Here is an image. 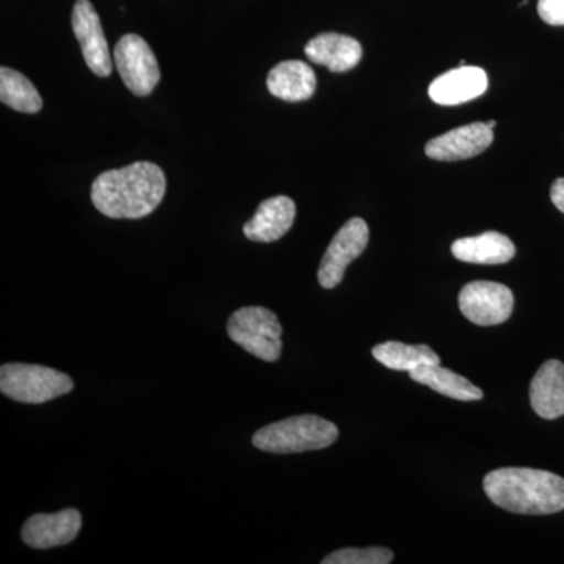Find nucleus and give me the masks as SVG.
<instances>
[{
  "label": "nucleus",
  "mask_w": 564,
  "mask_h": 564,
  "mask_svg": "<svg viewBox=\"0 0 564 564\" xmlns=\"http://www.w3.org/2000/svg\"><path fill=\"white\" fill-rule=\"evenodd\" d=\"M165 192L166 177L161 166L137 162L99 174L91 185V202L106 217L139 220L158 209Z\"/></svg>",
  "instance_id": "1"
},
{
  "label": "nucleus",
  "mask_w": 564,
  "mask_h": 564,
  "mask_svg": "<svg viewBox=\"0 0 564 564\" xmlns=\"http://www.w3.org/2000/svg\"><path fill=\"white\" fill-rule=\"evenodd\" d=\"M489 500L510 513L544 516L564 510V478L547 470L502 467L486 475Z\"/></svg>",
  "instance_id": "2"
},
{
  "label": "nucleus",
  "mask_w": 564,
  "mask_h": 564,
  "mask_svg": "<svg viewBox=\"0 0 564 564\" xmlns=\"http://www.w3.org/2000/svg\"><path fill=\"white\" fill-rule=\"evenodd\" d=\"M339 430L318 415L304 414L270 423L252 436V445L269 454H303L336 443Z\"/></svg>",
  "instance_id": "3"
},
{
  "label": "nucleus",
  "mask_w": 564,
  "mask_h": 564,
  "mask_svg": "<svg viewBox=\"0 0 564 564\" xmlns=\"http://www.w3.org/2000/svg\"><path fill=\"white\" fill-rule=\"evenodd\" d=\"M74 381L68 375L35 366V364H3L0 369V391L20 403L51 402L73 391Z\"/></svg>",
  "instance_id": "4"
},
{
  "label": "nucleus",
  "mask_w": 564,
  "mask_h": 564,
  "mask_svg": "<svg viewBox=\"0 0 564 564\" xmlns=\"http://www.w3.org/2000/svg\"><path fill=\"white\" fill-rule=\"evenodd\" d=\"M228 336L245 351L262 361L274 362L280 359L282 326L276 314L267 307H240L229 317Z\"/></svg>",
  "instance_id": "5"
},
{
  "label": "nucleus",
  "mask_w": 564,
  "mask_h": 564,
  "mask_svg": "<svg viewBox=\"0 0 564 564\" xmlns=\"http://www.w3.org/2000/svg\"><path fill=\"white\" fill-rule=\"evenodd\" d=\"M115 66L122 82L135 96H148L158 87L161 80L158 58L150 44L141 36H122L113 51Z\"/></svg>",
  "instance_id": "6"
},
{
  "label": "nucleus",
  "mask_w": 564,
  "mask_h": 564,
  "mask_svg": "<svg viewBox=\"0 0 564 564\" xmlns=\"http://www.w3.org/2000/svg\"><path fill=\"white\" fill-rule=\"evenodd\" d=\"M459 310L467 321L480 326L500 325L513 314L514 295L500 282L474 281L458 296Z\"/></svg>",
  "instance_id": "7"
},
{
  "label": "nucleus",
  "mask_w": 564,
  "mask_h": 564,
  "mask_svg": "<svg viewBox=\"0 0 564 564\" xmlns=\"http://www.w3.org/2000/svg\"><path fill=\"white\" fill-rule=\"evenodd\" d=\"M369 243V226L362 218H351L334 236L318 269L323 289H334L344 280L347 267L362 254Z\"/></svg>",
  "instance_id": "8"
},
{
  "label": "nucleus",
  "mask_w": 564,
  "mask_h": 564,
  "mask_svg": "<svg viewBox=\"0 0 564 564\" xmlns=\"http://www.w3.org/2000/svg\"><path fill=\"white\" fill-rule=\"evenodd\" d=\"M70 21L88 68L98 77H109L113 69L109 43L104 35L101 20L90 0H77Z\"/></svg>",
  "instance_id": "9"
},
{
  "label": "nucleus",
  "mask_w": 564,
  "mask_h": 564,
  "mask_svg": "<svg viewBox=\"0 0 564 564\" xmlns=\"http://www.w3.org/2000/svg\"><path fill=\"white\" fill-rule=\"evenodd\" d=\"M492 140V129L486 122H473L430 140L425 154L433 161H466L488 150Z\"/></svg>",
  "instance_id": "10"
},
{
  "label": "nucleus",
  "mask_w": 564,
  "mask_h": 564,
  "mask_svg": "<svg viewBox=\"0 0 564 564\" xmlns=\"http://www.w3.org/2000/svg\"><path fill=\"white\" fill-rule=\"evenodd\" d=\"M82 529V514L66 508L54 514H35L22 527V541L33 549H51L73 543Z\"/></svg>",
  "instance_id": "11"
},
{
  "label": "nucleus",
  "mask_w": 564,
  "mask_h": 564,
  "mask_svg": "<svg viewBox=\"0 0 564 564\" xmlns=\"http://www.w3.org/2000/svg\"><path fill=\"white\" fill-rule=\"evenodd\" d=\"M488 90V74L478 66H459L432 82L430 98L440 106L474 101Z\"/></svg>",
  "instance_id": "12"
},
{
  "label": "nucleus",
  "mask_w": 564,
  "mask_h": 564,
  "mask_svg": "<svg viewBox=\"0 0 564 564\" xmlns=\"http://www.w3.org/2000/svg\"><path fill=\"white\" fill-rule=\"evenodd\" d=\"M295 217L296 206L289 196H273L258 207L254 217L243 226V232L251 242H276L291 231Z\"/></svg>",
  "instance_id": "13"
},
{
  "label": "nucleus",
  "mask_w": 564,
  "mask_h": 564,
  "mask_svg": "<svg viewBox=\"0 0 564 564\" xmlns=\"http://www.w3.org/2000/svg\"><path fill=\"white\" fill-rule=\"evenodd\" d=\"M306 57L315 65L326 66L333 73H345L358 66L362 46L358 40L340 33H322L304 47Z\"/></svg>",
  "instance_id": "14"
},
{
  "label": "nucleus",
  "mask_w": 564,
  "mask_h": 564,
  "mask_svg": "<svg viewBox=\"0 0 564 564\" xmlns=\"http://www.w3.org/2000/svg\"><path fill=\"white\" fill-rule=\"evenodd\" d=\"M530 403L540 417L554 421L564 415V364L551 359L540 367L530 384Z\"/></svg>",
  "instance_id": "15"
},
{
  "label": "nucleus",
  "mask_w": 564,
  "mask_h": 564,
  "mask_svg": "<svg viewBox=\"0 0 564 564\" xmlns=\"http://www.w3.org/2000/svg\"><path fill=\"white\" fill-rule=\"evenodd\" d=\"M267 87L276 98L285 102H302L313 98L317 77L307 63L282 62L274 66L267 77Z\"/></svg>",
  "instance_id": "16"
},
{
  "label": "nucleus",
  "mask_w": 564,
  "mask_h": 564,
  "mask_svg": "<svg viewBox=\"0 0 564 564\" xmlns=\"http://www.w3.org/2000/svg\"><path fill=\"white\" fill-rule=\"evenodd\" d=\"M452 254L462 262L500 265L514 258L516 247L510 237L489 231L477 237L455 240L452 245Z\"/></svg>",
  "instance_id": "17"
},
{
  "label": "nucleus",
  "mask_w": 564,
  "mask_h": 564,
  "mask_svg": "<svg viewBox=\"0 0 564 564\" xmlns=\"http://www.w3.org/2000/svg\"><path fill=\"white\" fill-rule=\"evenodd\" d=\"M411 380L415 383L429 386L434 392L443 393L451 399L462 400V402H474V400L484 399V391L477 386L470 383L462 375L452 372L440 366H426L410 372Z\"/></svg>",
  "instance_id": "18"
},
{
  "label": "nucleus",
  "mask_w": 564,
  "mask_h": 564,
  "mask_svg": "<svg viewBox=\"0 0 564 564\" xmlns=\"http://www.w3.org/2000/svg\"><path fill=\"white\" fill-rule=\"evenodd\" d=\"M373 358L391 370L413 372L426 366H440L441 358L429 345H406L402 343H384L372 350Z\"/></svg>",
  "instance_id": "19"
},
{
  "label": "nucleus",
  "mask_w": 564,
  "mask_h": 564,
  "mask_svg": "<svg viewBox=\"0 0 564 564\" xmlns=\"http://www.w3.org/2000/svg\"><path fill=\"white\" fill-rule=\"evenodd\" d=\"M0 101L21 113H39L43 99L24 74L3 66L0 69Z\"/></svg>",
  "instance_id": "20"
},
{
  "label": "nucleus",
  "mask_w": 564,
  "mask_h": 564,
  "mask_svg": "<svg viewBox=\"0 0 564 564\" xmlns=\"http://www.w3.org/2000/svg\"><path fill=\"white\" fill-rule=\"evenodd\" d=\"M393 552L386 547L340 549L323 558V564H388Z\"/></svg>",
  "instance_id": "21"
},
{
  "label": "nucleus",
  "mask_w": 564,
  "mask_h": 564,
  "mask_svg": "<svg viewBox=\"0 0 564 564\" xmlns=\"http://www.w3.org/2000/svg\"><path fill=\"white\" fill-rule=\"evenodd\" d=\"M538 13L549 25H564V0H540Z\"/></svg>",
  "instance_id": "22"
},
{
  "label": "nucleus",
  "mask_w": 564,
  "mask_h": 564,
  "mask_svg": "<svg viewBox=\"0 0 564 564\" xmlns=\"http://www.w3.org/2000/svg\"><path fill=\"white\" fill-rule=\"evenodd\" d=\"M551 199L552 203L555 204L556 209L564 214V177H558V180L552 184Z\"/></svg>",
  "instance_id": "23"
},
{
  "label": "nucleus",
  "mask_w": 564,
  "mask_h": 564,
  "mask_svg": "<svg viewBox=\"0 0 564 564\" xmlns=\"http://www.w3.org/2000/svg\"><path fill=\"white\" fill-rule=\"evenodd\" d=\"M486 124H488V126H489V128L494 129V128H496V126H497V121H496V120H491V121H489V122H486Z\"/></svg>",
  "instance_id": "24"
}]
</instances>
